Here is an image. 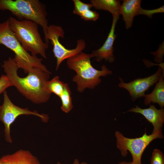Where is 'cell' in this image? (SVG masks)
<instances>
[{
	"instance_id": "obj_11",
	"label": "cell",
	"mask_w": 164,
	"mask_h": 164,
	"mask_svg": "<svg viewBox=\"0 0 164 164\" xmlns=\"http://www.w3.org/2000/svg\"><path fill=\"white\" fill-rule=\"evenodd\" d=\"M133 112L143 115L152 125L153 129L152 133L162 131L164 122V109H157L154 105H151L149 108H142L136 105L126 112Z\"/></svg>"
},
{
	"instance_id": "obj_25",
	"label": "cell",
	"mask_w": 164,
	"mask_h": 164,
	"mask_svg": "<svg viewBox=\"0 0 164 164\" xmlns=\"http://www.w3.org/2000/svg\"><path fill=\"white\" fill-rule=\"evenodd\" d=\"M118 164H133L132 162H127L125 161H122L119 162Z\"/></svg>"
},
{
	"instance_id": "obj_1",
	"label": "cell",
	"mask_w": 164,
	"mask_h": 164,
	"mask_svg": "<svg viewBox=\"0 0 164 164\" xmlns=\"http://www.w3.org/2000/svg\"><path fill=\"white\" fill-rule=\"evenodd\" d=\"M2 67L12 86L26 98L37 104L46 102L49 100L51 94L44 90L51 73L48 70L30 67L27 70V76L20 77L17 74L19 68L11 57L4 61Z\"/></svg>"
},
{
	"instance_id": "obj_7",
	"label": "cell",
	"mask_w": 164,
	"mask_h": 164,
	"mask_svg": "<svg viewBox=\"0 0 164 164\" xmlns=\"http://www.w3.org/2000/svg\"><path fill=\"white\" fill-rule=\"evenodd\" d=\"M64 32L60 26L51 25L48 26L46 32L44 34L45 39L48 43L50 40L53 46V52L56 59V70H57L60 64L65 60L68 59L82 52L86 47L84 40L79 39L77 41L76 47L73 49L66 48L60 42V37L63 38Z\"/></svg>"
},
{
	"instance_id": "obj_20",
	"label": "cell",
	"mask_w": 164,
	"mask_h": 164,
	"mask_svg": "<svg viewBox=\"0 0 164 164\" xmlns=\"http://www.w3.org/2000/svg\"><path fill=\"white\" fill-rule=\"evenodd\" d=\"M80 16L85 21H95L98 19L99 15L96 11L89 9L82 13Z\"/></svg>"
},
{
	"instance_id": "obj_23",
	"label": "cell",
	"mask_w": 164,
	"mask_h": 164,
	"mask_svg": "<svg viewBox=\"0 0 164 164\" xmlns=\"http://www.w3.org/2000/svg\"><path fill=\"white\" fill-rule=\"evenodd\" d=\"M12 85L6 75H2L0 78V94L5 91L6 88Z\"/></svg>"
},
{
	"instance_id": "obj_10",
	"label": "cell",
	"mask_w": 164,
	"mask_h": 164,
	"mask_svg": "<svg viewBox=\"0 0 164 164\" xmlns=\"http://www.w3.org/2000/svg\"><path fill=\"white\" fill-rule=\"evenodd\" d=\"M119 15L113 16L111 26L108 37L103 45L98 49L94 50L92 54L95 57L96 60L100 61L103 59L111 63L114 62L115 57L113 45L116 35L115 34V28Z\"/></svg>"
},
{
	"instance_id": "obj_16",
	"label": "cell",
	"mask_w": 164,
	"mask_h": 164,
	"mask_svg": "<svg viewBox=\"0 0 164 164\" xmlns=\"http://www.w3.org/2000/svg\"><path fill=\"white\" fill-rule=\"evenodd\" d=\"M65 83L61 81L59 77H54L46 83L44 90L48 93H53L60 97L63 91Z\"/></svg>"
},
{
	"instance_id": "obj_22",
	"label": "cell",
	"mask_w": 164,
	"mask_h": 164,
	"mask_svg": "<svg viewBox=\"0 0 164 164\" xmlns=\"http://www.w3.org/2000/svg\"><path fill=\"white\" fill-rule=\"evenodd\" d=\"M150 53L154 55V60L155 62L159 64L162 63L163 60V57L164 53V43H162L159 45V49L156 51L151 52Z\"/></svg>"
},
{
	"instance_id": "obj_8",
	"label": "cell",
	"mask_w": 164,
	"mask_h": 164,
	"mask_svg": "<svg viewBox=\"0 0 164 164\" xmlns=\"http://www.w3.org/2000/svg\"><path fill=\"white\" fill-rule=\"evenodd\" d=\"M3 102L0 105V121L5 126V138L8 142L12 143L10 126L19 116L22 115H32L39 117L44 122H48L49 117L46 114H40L37 111H32L28 108H22L14 104L10 100L5 91L3 93Z\"/></svg>"
},
{
	"instance_id": "obj_5",
	"label": "cell",
	"mask_w": 164,
	"mask_h": 164,
	"mask_svg": "<svg viewBox=\"0 0 164 164\" xmlns=\"http://www.w3.org/2000/svg\"><path fill=\"white\" fill-rule=\"evenodd\" d=\"M0 44L4 45L14 53L13 59L19 68L23 69L26 73L30 67L47 70L42 63V59L31 55L23 48L11 29L8 19L0 23Z\"/></svg>"
},
{
	"instance_id": "obj_6",
	"label": "cell",
	"mask_w": 164,
	"mask_h": 164,
	"mask_svg": "<svg viewBox=\"0 0 164 164\" xmlns=\"http://www.w3.org/2000/svg\"><path fill=\"white\" fill-rule=\"evenodd\" d=\"M116 146L123 157L127 156L128 151L132 158L133 164H142V157L144 152L149 144L157 138H163L162 131L148 135L146 129L144 133L140 137L130 138L125 136L118 131L115 133Z\"/></svg>"
},
{
	"instance_id": "obj_24",
	"label": "cell",
	"mask_w": 164,
	"mask_h": 164,
	"mask_svg": "<svg viewBox=\"0 0 164 164\" xmlns=\"http://www.w3.org/2000/svg\"><path fill=\"white\" fill-rule=\"evenodd\" d=\"M57 164H62L60 162H58ZM73 164H88L87 163L85 162H80L79 160L77 159H75L73 162Z\"/></svg>"
},
{
	"instance_id": "obj_9",
	"label": "cell",
	"mask_w": 164,
	"mask_h": 164,
	"mask_svg": "<svg viewBox=\"0 0 164 164\" xmlns=\"http://www.w3.org/2000/svg\"><path fill=\"white\" fill-rule=\"evenodd\" d=\"M164 76V67H159L154 74L144 78H138L128 83H125L119 77L118 86L127 90L129 93L131 99L135 101L141 97H145V92L159 80L161 75Z\"/></svg>"
},
{
	"instance_id": "obj_18",
	"label": "cell",
	"mask_w": 164,
	"mask_h": 164,
	"mask_svg": "<svg viewBox=\"0 0 164 164\" xmlns=\"http://www.w3.org/2000/svg\"><path fill=\"white\" fill-rule=\"evenodd\" d=\"M73 1L74 5L73 13L79 16L86 11L91 9L93 7L91 3H86L80 0H73Z\"/></svg>"
},
{
	"instance_id": "obj_3",
	"label": "cell",
	"mask_w": 164,
	"mask_h": 164,
	"mask_svg": "<svg viewBox=\"0 0 164 164\" xmlns=\"http://www.w3.org/2000/svg\"><path fill=\"white\" fill-rule=\"evenodd\" d=\"M10 28L22 46L31 55L39 54L46 58L48 43L43 41L39 32L38 25L29 20H19L12 17L8 19Z\"/></svg>"
},
{
	"instance_id": "obj_15",
	"label": "cell",
	"mask_w": 164,
	"mask_h": 164,
	"mask_svg": "<svg viewBox=\"0 0 164 164\" xmlns=\"http://www.w3.org/2000/svg\"><path fill=\"white\" fill-rule=\"evenodd\" d=\"M93 7L98 10H104L110 12L114 15H119L121 4L117 0H91Z\"/></svg>"
},
{
	"instance_id": "obj_4",
	"label": "cell",
	"mask_w": 164,
	"mask_h": 164,
	"mask_svg": "<svg viewBox=\"0 0 164 164\" xmlns=\"http://www.w3.org/2000/svg\"><path fill=\"white\" fill-rule=\"evenodd\" d=\"M8 10L19 20L32 21L43 29L44 35L48 28L46 6L39 0H0V11Z\"/></svg>"
},
{
	"instance_id": "obj_2",
	"label": "cell",
	"mask_w": 164,
	"mask_h": 164,
	"mask_svg": "<svg viewBox=\"0 0 164 164\" xmlns=\"http://www.w3.org/2000/svg\"><path fill=\"white\" fill-rule=\"evenodd\" d=\"M93 57L91 53L87 54L81 52L67 60L68 67L76 72L72 80L77 84V90L80 93L86 88H94L101 82V76L105 77L112 74V71L105 65L101 66V70L95 69L91 61V59Z\"/></svg>"
},
{
	"instance_id": "obj_12",
	"label": "cell",
	"mask_w": 164,
	"mask_h": 164,
	"mask_svg": "<svg viewBox=\"0 0 164 164\" xmlns=\"http://www.w3.org/2000/svg\"><path fill=\"white\" fill-rule=\"evenodd\" d=\"M0 161L4 164H41L37 158L30 151L23 149L3 155L0 159Z\"/></svg>"
},
{
	"instance_id": "obj_17",
	"label": "cell",
	"mask_w": 164,
	"mask_h": 164,
	"mask_svg": "<svg viewBox=\"0 0 164 164\" xmlns=\"http://www.w3.org/2000/svg\"><path fill=\"white\" fill-rule=\"evenodd\" d=\"M71 94L68 84L65 83L64 90L60 98L62 103L60 108L66 113H69L73 108Z\"/></svg>"
},
{
	"instance_id": "obj_19",
	"label": "cell",
	"mask_w": 164,
	"mask_h": 164,
	"mask_svg": "<svg viewBox=\"0 0 164 164\" xmlns=\"http://www.w3.org/2000/svg\"><path fill=\"white\" fill-rule=\"evenodd\" d=\"M150 164H164V156L158 149H154L151 158Z\"/></svg>"
},
{
	"instance_id": "obj_14",
	"label": "cell",
	"mask_w": 164,
	"mask_h": 164,
	"mask_svg": "<svg viewBox=\"0 0 164 164\" xmlns=\"http://www.w3.org/2000/svg\"><path fill=\"white\" fill-rule=\"evenodd\" d=\"M164 76L161 75L158 82L152 91L145 95L144 104L148 105L152 102L159 104L161 108L164 106Z\"/></svg>"
},
{
	"instance_id": "obj_26",
	"label": "cell",
	"mask_w": 164,
	"mask_h": 164,
	"mask_svg": "<svg viewBox=\"0 0 164 164\" xmlns=\"http://www.w3.org/2000/svg\"><path fill=\"white\" fill-rule=\"evenodd\" d=\"M0 164H4L2 162H1V161H0Z\"/></svg>"
},
{
	"instance_id": "obj_21",
	"label": "cell",
	"mask_w": 164,
	"mask_h": 164,
	"mask_svg": "<svg viewBox=\"0 0 164 164\" xmlns=\"http://www.w3.org/2000/svg\"><path fill=\"white\" fill-rule=\"evenodd\" d=\"M164 12V5L158 8L151 10L144 9L141 7L138 11L137 15H144L147 16L150 18H152L154 14L159 13H163Z\"/></svg>"
},
{
	"instance_id": "obj_13",
	"label": "cell",
	"mask_w": 164,
	"mask_h": 164,
	"mask_svg": "<svg viewBox=\"0 0 164 164\" xmlns=\"http://www.w3.org/2000/svg\"><path fill=\"white\" fill-rule=\"evenodd\" d=\"M141 0H123L120 7V13L123 16L127 29L132 27L134 18L137 15L138 11L141 7Z\"/></svg>"
}]
</instances>
